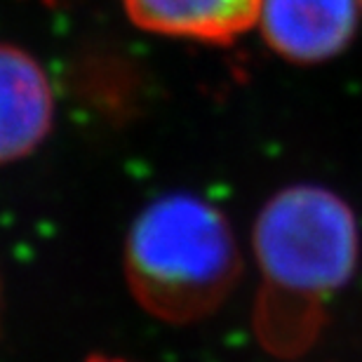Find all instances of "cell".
<instances>
[{"mask_svg":"<svg viewBox=\"0 0 362 362\" xmlns=\"http://www.w3.org/2000/svg\"><path fill=\"white\" fill-rule=\"evenodd\" d=\"M88 362H125V360H118V358H106V356H92Z\"/></svg>","mask_w":362,"mask_h":362,"instance_id":"6","label":"cell"},{"mask_svg":"<svg viewBox=\"0 0 362 362\" xmlns=\"http://www.w3.org/2000/svg\"><path fill=\"white\" fill-rule=\"evenodd\" d=\"M259 271L252 327L278 360L303 358L327 325L332 299L360 259L358 219L341 195L296 184L273 193L252 228Z\"/></svg>","mask_w":362,"mask_h":362,"instance_id":"1","label":"cell"},{"mask_svg":"<svg viewBox=\"0 0 362 362\" xmlns=\"http://www.w3.org/2000/svg\"><path fill=\"white\" fill-rule=\"evenodd\" d=\"M134 301L170 325L214 315L243 273L235 233L221 209L193 193H165L134 216L122 250Z\"/></svg>","mask_w":362,"mask_h":362,"instance_id":"2","label":"cell"},{"mask_svg":"<svg viewBox=\"0 0 362 362\" xmlns=\"http://www.w3.org/2000/svg\"><path fill=\"white\" fill-rule=\"evenodd\" d=\"M122 7L148 33L230 42L257 26L262 0H122Z\"/></svg>","mask_w":362,"mask_h":362,"instance_id":"5","label":"cell"},{"mask_svg":"<svg viewBox=\"0 0 362 362\" xmlns=\"http://www.w3.org/2000/svg\"><path fill=\"white\" fill-rule=\"evenodd\" d=\"M257 26L275 54L320 64L341 54L358 28V0H262Z\"/></svg>","mask_w":362,"mask_h":362,"instance_id":"3","label":"cell"},{"mask_svg":"<svg viewBox=\"0 0 362 362\" xmlns=\"http://www.w3.org/2000/svg\"><path fill=\"white\" fill-rule=\"evenodd\" d=\"M360 3H362V0H360Z\"/></svg>","mask_w":362,"mask_h":362,"instance_id":"7","label":"cell"},{"mask_svg":"<svg viewBox=\"0 0 362 362\" xmlns=\"http://www.w3.org/2000/svg\"><path fill=\"white\" fill-rule=\"evenodd\" d=\"M54 92L33 54L0 42V168L35 153L52 132Z\"/></svg>","mask_w":362,"mask_h":362,"instance_id":"4","label":"cell"}]
</instances>
